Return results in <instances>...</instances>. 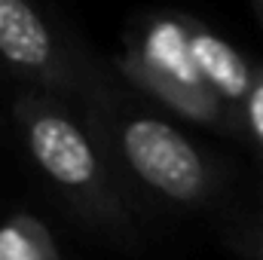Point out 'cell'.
<instances>
[{"mask_svg":"<svg viewBox=\"0 0 263 260\" xmlns=\"http://www.w3.org/2000/svg\"><path fill=\"white\" fill-rule=\"evenodd\" d=\"M220 242H223V248H230L233 254L263 260V208H257L251 217L233 220V224L223 230Z\"/></svg>","mask_w":263,"mask_h":260,"instance_id":"6","label":"cell"},{"mask_svg":"<svg viewBox=\"0 0 263 260\" xmlns=\"http://www.w3.org/2000/svg\"><path fill=\"white\" fill-rule=\"evenodd\" d=\"M0 67L34 89L86 104L114 86L110 73L34 3L0 0Z\"/></svg>","mask_w":263,"mask_h":260,"instance_id":"3","label":"cell"},{"mask_svg":"<svg viewBox=\"0 0 263 260\" xmlns=\"http://www.w3.org/2000/svg\"><path fill=\"white\" fill-rule=\"evenodd\" d=\"M254 12H257V22H260V31H263V0H251Z\"/></svg>","mask_w":263,"mask_h":260,"instance_id":"8","label":"cell"},{"mask_svg":"<svg viewBox=\"0 0 263 260\" xmlns=\"http://www.w3.org/2000/svg\"><path fill=\"white\" fill-rule=\"evenodd\" d=\"M62 245L31 211H15L0 224V260H59Z\"/></svg>","mask_w":263,"mask_h":260,"instance_id":"5","label":"cell"},{"mask_svg":"<svg viewBox=\"0 0 263 260\" xmlns=\"http://www.w3.org/2000/svg\"><path fill=\"white\" fill-rule=\"evenodd\" d=\"M12 120L34 169L70 214L114 248L138 251L141 230L126 178L89 120L77 114L67 98L34 86H25L15 95Z\"/></svg>","mask_w":263,"mask_h":260,"instance_id":"1","label":"cell"},{"mask_svg":"<svg viewBox=\"0 0 263 260\" xmlns=\"http://www.w3.org/2000/svg\"><path fill=\"white\" fill-rule=\"evenodd\" d=\"M239 120H242V138H248L263 153V62H257L251 89L239 104Z\"/></svg>","mask_w":263,"mask_h":260,"instance_id":"7","label":"cell"},{"mask_svg":"<svg viewBox=\"0 0 263 260\" xmlns=\"http://www.w3.org/2000/svg\"><path fill=\"white\" fill-rule=\"evenodd\" d=\"M80 107L126 184H138L178 211H202L223 193L220 165L172 120L147 107H129L117 83Z\"/></svg>","mask_w":263,"mask_h":260,"instance_id":"2","label":"cell"},{"mask_svg":"<svg viewBox=\"0 0 263 260\" xmlns=\"http://www.w3.org/2000/svg\"><path fill=\"white\" fill-rule=\"evenodd\" d=\"M187 43H190V55H193L202 83L211 92H217L230 107L239 110V104L245 101L251 89L257 62H251L223 34H217L214 28H208L202 18L190 12H187Z\"/></svg>","mask_w":263,"mask_h":260,"instance_id":"4","label":"cell"}]
</instances>
